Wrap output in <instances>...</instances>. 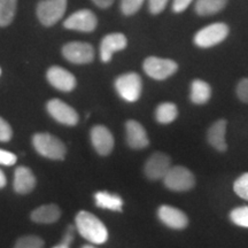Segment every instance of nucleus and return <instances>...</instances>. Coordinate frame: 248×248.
<instances>
[{"label": "nucleus", "mask_w": 248, "mask_h": 248, "mask_svg": "<svg viewBox=\"0 0 248 248\" xmlns=\"http://www.w3.org/2000/svg\"><path fill=\"white\" fill-rule=\"evenodd\" d=\"M74 237H75V228L73 225H69L64 232L61 243L53 248H70V245L74 241Z\"/></svg>", "instance_id": "nucleus-29"}, {"label": "nucleus", "mask_w": 248, "mask_h": 248, "mask_svg": "<svg viewBox=\"0 0 248 248\" xmlns=\"http://www.w3.org/2000/svg\"><path fill=\"white\" fill-rule=\"evenodd\" d=\"M157 216H159L160 221L164 225L175 229V230H182L188 224L187 216L182 210L175 208V207L168 206V204L160 207L159 210H157Z\"/></svg>", "instance_id": "nucleus-15"}, {"label": "nucleus", "mask_w": 248, "mask_h": 248, "mask_svg": "<svg viewBox=\"0 0 248 248\" xmlns=\"http://www.w3.org/2000/svg\"><path fill=\"white\" fill-rule=\"evenodd\" d=\"M193 0H173L172 1V11L175 13H182L184 12Z\"/></svg>", "instance_id": "nucleus-34"}, {"label": "nucleus", "mask_w": 248, "mask_h": 248, "mask_svg": "<svg viewBox=\"0 0 248 248\" xmlns=\"http://www.w3.org/2000/svg\"><path fill=\"white\" fill-rule=\"evenodd\" d=\"M97 24L98 20L94 13H92L89 9H80L66 18L63 26L69 30L91 32L97 28Z\"/></svg>", "instance_id": "nucleus-10"}, {"label": "nucleus", "mask_w": 248, "mask_h": 248, "mask_svg": "<svg viewBox=\"0 0 248 248\" xmlns=\"http://www.w3.org/2000/svg\"><path fill=\"white\" fill-rule=\"evenodd\" d=\"M46 77H47L49 84L59 91L70 92L76 88L75 76L62 67H51L46 73Z\"/></svg>", "instance_id": "nucleus-12"}, {"label": "nucleus", "mask_w": 248, "mask_h": 248, "mask_svg": "<svg viewBox=\"0 0 248 248\" xmlns=\"http://www.w3.org/2000/svg\"><path fill=\"white\" fill-rule=\"evenodd\" d=\"M36 177L33 172L28 167L21 166L14 172L13 187L18 194H28L35 188Z\"/></svg>", "instance_id": "nucleus-17"}, {"label": "nucleus", "mask_w": 248, "mask_h": 248, "mask_svg": "<svg viewBox=\"0 0 248 248\" xmlns=\"http://www.w3.org/2000/svg\"><path fill=\"white\" fill-rule=\"evenodd\" d=\"M164 186L175 192H185L191 190L195 184L194 175L185 167H170L168 172L162 178Z\"/></svg>", "instance_id": "nucleus-3"}, {"label": "nucleus", "mask_w": 248, "mask_h": 248, "mask_svg": "<svg viewBox=\"0 0 248 248\" xmlns=\"http://www.w3.org/2000/svg\"><path fill=\"white\" fill-rule=\"evenodd\" d=\"M170 167H171V161H170L168 155L157 152V153H154L152 156L148 157L146 163H145L144 171L148 179L159 181L166 176Z\"/></svg>", "instance_id": "nucleus-11"}, {"label": "nucleus", "mask_w": 248, "mask_h": 248, "mask_svg": "<svg viewBox=\"0 0 248 248\" xmlns=\"http://www.w3.org/2000/svg\"><path fill=\"white\" fill-rule=\"evenodd\" d=\"M228 35L229 27L225 23H213L195 33L194 44L201 48H208L222 43Z\"/></svg>", "instance_id": "nucleus-5"}, {"label": "nucleus", "mask_w": 248, "mask_h": 248, "mask_svg": "<svg viewBox=\"0 0 248 248\" xmlns=\"http://www.w3.org/2000/svg\"><path fill=\"white\" fill-rule=\"evenodd\" d=\"M237 95L241 101L248 104V78L241 79L237 85Z\"/></svg>", "instance_id": "nucleus-32"}, {"label": "nucleus", "mask_w": 248, "mask_h": 248, "mask_svg": "<svg viewBox=\"0 0 248 248\" xmlns=\"http://www.w3.org/2000/svg\"><path fill=\"white\" fill-rule=\"evenodd\" d=\"M228 4V0H197L195 12L201 16H208L221 12Z\"/></svg>", "instance_id": "nucleus-22"}, {"label": "nucleus", "mask_w": 248, "mask_h": 248, "mask_svg": "<svg viewBox=\"0 0 248 248\" xmlns=\"http://www.w3.org/2000/svg\"><path fill=\"white\" fill-rule=\"evenodd\" d=\"M7 184V178H6L4 171L0 169V188H4Z\"/></svg>", "instance_id": "nucleus-36"}, {"label": "nucleus", "mask_w": 248, "mask_h": 248, "mask_svg": "<svg viewBox=\"0 0 248 248\" xmlns=\"http://www.w3.org/2000/svg\"><path fill=\"white\" fill-rule=\"evenodd\" d=\"M144 71L153 79L163 80L172 76L178 69L177 63L170 59L150 57L144 61Z\"/></svg>", "instance_id": "nucleus-7"}, {"label": "nucleus", "mask_w": 248, "mask_h": 248, "mask_svg": "<svg viewBox=\"0 0 248 248\" xmlns=\"http://www.w3.org/2000/svg\"><path fill=\"white\" fill-rule=\"evenodd\" d=\"M32 145L42 156L49 160H63L67 150L60 139L51 133L39 132L33 135Z\"/></svg>", "instance_id": "nucleus-2"}, {"label": "nucleus", "mask_w": 248, "mask_h": 248, "mask_svg": "<svg viewBox=\"0 0 248 248\" xmlns=\"http://www.w3.org/2000/svg\"><path fill=\"white\" fill-rule=\"evenodd\" d=\"M62 55L71 63L86 64L94 59V49L89 43L71 42L62 47Z\"/></svg>", "instance_id": "nucleus-8"}, {"label": "nucleus", "mask_w": 248, "mask_h": 248, "mask_svg": "<svg viewBox=\"0 0 248 248\" xmlns=\"http://www.w3.org/2000/svg\"><path fill=\"white\" fill-rule=\"evenodd\" d=\"M46 109H47L49 115L59 123L68 126H74L78 123L79 117L77 111L60 99L49 100L46 105Z\"/></svg>", "instance_id": "nucleus-9"}, {"label": "nucleus", "mask_w": 248, "mask_h": 248, "mask_svg": "<svg viewBox=\"0 0 248 248\" xmlns=\"http://www.w3.org/2000/svg\"><path fill=\"white\" fill-rule=\"evenodd\" d=\"M76 229L84 239L95 245L105 244L108 239V231L100 219L93 214L82 210L76 215Z\"/></svg>", "instance_id": "nucleus-1"}, {"label": "nucleus", "mask_w": 248, "mask_h": 248, "mask_svg": "<svg viewBox=\"0 0 248 248\" xmlns=\"http://www.w3.org/2000/svg\"><path fill=\"white\" fill-rule=\"evenodd\" d=\"M230 218L235 225L248 228V207L245 206L234 208L230 213Z\"/></svg>", "instance_id": "nucleus-26"}, {"label": "nucleus", "mask_w": 248, "mask_h": 248, "mask_svg": "<svg viewBox=\"0 0 248 248\" xmlns=\"http://www.w3.org/2000/svg\"><path fill=\"white\" fill-rule=\"evenodd\" d=\"M60 208H59L57 204L49 203L36 208L31 213L30 218L32 222L39 223V224H52V223L57 222L60 218Z\"/></svg>", "instance_id": "nucleus-18"}, {"label": "nucleus", "mask_w": 248, "mask_h": 248, "mask_svg": "<svg viewBox=\"0 0 248 248\" xmlns=\"http://www.w3.org/2000/svg\"><path fill=\"white\" fill-rule=\"evenodd\" d=\"M178 109L172 102H162L156 107L155 119L161 124H169L177 119Z\"/></svg>", "instance_id": "nucleus-23"}, {"label": "nucleus", "mask_w": 248, "mask_h": 248, "mask_svg": "<svg viewBox=\"0 0 248 248\" xmlns=\"http://www.w3.org/2000/svg\"><path fill=\"white\" fill-rule=\"evenodd\" d=\"M17 0H0V27H7L13 21Z\"/></svg>", "instance_id": "nucleus-24"}, {"label": "nucleus", "mask_w": 248, "mask_h": 248, "mask_svg": "<svg viewBox=\"0 0 248 248\" xmlns=\"http://www.w3.org/2000/svg\"><path fill=\"white\" fill-rule=\"evenodd\" d=\"M126 142L133 150H142L150 144L146 130L140 123L135 120H130L125 124Z\"/></svg>", "instance_id": "nucleus-16"}, {"label": "nucleus", "mask_w": 248, "mask_h": 248, "mask_svg": "<svg viewBox=\"0 0 248 248\" xmlns=\"http://www.w3.org/2000/svg\"><path fill=\"white\" fill-rule=\"evenodd\" d=\"M94 200L97 207L102 209L113 210V212H121L123 207V200L120 195L109 193V192L101 191L94 194Z\"/></svg>", "instance_id": "nucleus-20"}, {"label": "nucleus", "mask_w": 248, "mask_h": 248, "mask_svg": "<svg viewBox=\"0 0 248 248\" xmlns=\"http://www.w3.org/2000/svg\"><path fill=\"white\" fill-rule=\"evenodd\" d=\"M233 190L241 199L248 201V172L241 175L233 184Z\"/></svg>", "instance_id": "nucleus-27"}, {"label": "nucleus", "mask_w": 248, "mask_h": 248, "mask_svg": "<svg viewBox=\"0 0 248 248\" xmlns=\"http://www.w3.org/2000/svg\"><path fill=\"white\" fill-rule=\"evenodd\" d=\"M226 124L228 123L225 120H218L208 130L209 144L218 152H225L228 150V145L225 141Z\"/></svg>", "instance_id": "nucleus-19"}, {"label": "nucleus", "mask_w": 248, "mask_h": 248, "mask_svg": "<svg viewBox=\"0 0 248 248\" xmlns=\"http://www.w3.org/2000/svg\"><path fill=\"white\" fill-rule=\"evenodd\" d=\"M12 136H13L12 126L2 117H0V141L6 142L11 140Z\"/></svg>", "instance_id": "nucleus-30"}, {"label": "nucleus", "mask_w": 248, "mask_h": 248, "mask_svg": "<svg viewBox=\"0 0 248 248\" xmlns=\"http://www.w3.org/2000/svg\"><path fill=\"white\" fill-rule=\"evenodd\" d=\"M212 97V88L204 80L195 79L191 84L190 98L193 104L203 105Z\"/></svg>", "instance_id": "nucleus-21"}, {"label": "nucleus", "mask_w": 248, "mask_h": 248, "mask_svg": "<svg viewBox=\"0 0 248 248\" xmlns=\"http://www.w3.org/2000/svg\"><path fill=\"white\" fill-rule=\"evenodd\" d=\"M0 74H1V69H0Z\"/></svg>", "instance_id": "nucleus-38"}, {"label": "nucleus", "mask_w": 248, "mask_h": 248, "mask_svg": "<svg viewBox=\"0 0 248 248\" xmlns=\"http://www.w3.org/2000/svg\"><path fill=\"white\" fill-rule=\"evenodd\" d=\"M92 1L94 2L98 7L107 8V7H109L111 4H113L114 0H92Z\"/></svg>", "instance_id": "nucleus-35"}, {"label": "nucleus", "mask_w": 248, "mask_h": 248, "mask_svg": "<svg viewBox=\"0 0 248 248\" xmlns=\"http://www.w3.org/2000/svg\"><path fill=\"white\" fill-rule=\"evenodd\" d=\"M82 248H95V247L92 246V245H85V246H83Z\"/></svg>", "instance_id": "nucleus-37"}, {"label": "nucleus", "mask_w": 248, "mask_h": 248, "mask_svg": "<svg viewBox=\"0 0 248 248\" xmlns=\"http://www.w3.org/2000/svg\"><path fill=\"white\" fill-rule=\"evenodd\" d=\"M169 0H148V7L152 14H160L166 8Z\"/></svg>", "instance_id": "nucleus-33"}, {"label": "nucleus", "mask_w": 248, "mask_h": 248, "mask_svg": "<svg viewBox=\"0 0 248 248\" xmlns=\"http://www.w3.org/2000/svg\"><path fill=\"white\" fill-rule=\"evenodd\" d=\"M145 0H121V9L124 15H133L140 9Z\"/></svg>", "instance_id": "nucleus-28"}, {"label": "nucleus", "mask_w": 248, "mask_h": 248, "mask_svg": "<svg viewBox=\"0 0 248 248\" xmlns=\"http://www.w3.org/2000/svg\"><path fill=\"white\" fill-rule=\"evenodd\" d=\"M67 9V0H42L37 6V15L42 24L51 27L62 18Z\"/></svg>", "instance_id": "nucleus-6"}, {"label": "nucleus", "mask_w": 248, "mask_h": 248, "mask_svg": "<svg viewBox=\"0 0 248 248\" xmlns=\"http://www.w3.org/2000/svg\"><path fill=\"white\" fill-rule=\"evenodd\" d=\"M44 240L37 235H24L17 239L14 248H43Z\"/></svg>", "instance_id": "nucleus-25"}, {"label": "nucleus", "mask_w": 248, "mask_h": 248, "mask_svg": "<svg viewBox=\"0 0 248 248\" xmlns=\"http://www.w3.org/2000/svg\"><path fill=\"white\" fill-rule=\"evenodd\" d=\"M91 142L98 154L106 156L113 151L114 137L104 125H95L91 130Z\"/></svg>", "instance_id": "nucleus-14"}, {"label": "nucleus", "mask_w": 248, "mask_h": 248, "mask_svg": "<svg viewBox=\"0 0 248 248\" xmlns=\"http://www.w3.org/2000/svg\"><path fill=\"white\" fill-rule=\"evenodd\" d=\"M128 45V40L123 33H109L105 36L100 44V59L102 62H109L113 54L122 51Z\"/></svg>", "instance_id": "nucleus-13"}, {"label": "nucleus", "mask_w": 248, "mask_h": 248, "mask_svg": "<svg viewBox=\"0 0 248 248\" xmlns=\"http://www.w3.org/2000/svg\"><path fill=\"white\" fill-rule=\"evenodd\" d=\"M116 92L123 100L135 102L140 98L142 83L137 73H128L121 75L115 80Z\"/></svg>", "instance_id": "nucleus-4"}, {"label": "nucleus", "mask_w": 248, "mask_h": 248, "mask_svg": "<svg viewBox=\"0 0 248 248\" xmlns=\"http://www.w3.org/2000/svg\"><path fill=\"white\" fill-rule=\"evenodd\" d=\"M17 161V156L15 154L12 153V152L1 150L0 148V164L2 166H14Z\"/></svg>", "instance_id": "nucleus-31"}]
</instances>
